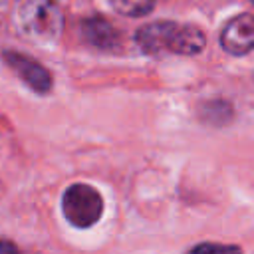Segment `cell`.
<instances>
[{"mask_svg": "<svg viewBox=\"0 0 254 254\" xmlns=\"http://www.w3.org/2000/svg\"><path fill=\"white\" fill-rule=\"evenodd\" d=\"M135 42L145 54H151V56H161V54L194 56L202 52L206 38L202 30L190 24L151 22L137 30Z\"/></svg>", "mask_w": 254, "mask_h": 254, "instance_id": "6da1fadb", "label": "cell"}, {"mask_svg": "<svg viewBox=\"0 0 254 254\" xmlns=\"http://www.w3.org/2000/svg\"><path fill=\"white\" fill-rule=\"evenodd\" d=\"M14 24L32 42H56L64 28V14L50 0H22L14 14Z\"/></svg>", "mask_w": 254, "mask_h": 254, "instance_id": "7a4b0ae2", "label": "cell"}, {"mask_svg": "<svg viewBox=\"0 0 254 254\" xmlns=\"http://www.w3.org/2000/svg\"><path fill=\"white\" fill-rule=\"evenodd\" d=\"M62 212L71 226L89 228L101 218L103 198L93 187L83 185V183H75L64 190Z\"/></svg>", "mask_w": 254, "mask_h": 254, "instance_id": "3957f363", "label": "cell"}, {"mask_svg": "<svg viewBox=\"0 0 254 254\" xmlns=\"http://www.w3.org/2000/svg\"><path fill=\"white\" fill-rule=\"evenodd\" d=\"M6 65L30 87L34 89L36 93H48L52 89V75L50 71L38 64L36 60L24 56V54H18V52H4L2 54Z\"/></svg>", "mask_w": 254, "mask_h": 254, "instance_id": "277c9868", "label": "cell"}, {"mask_svg": "<svg viewBox=\"0 0 254 254\" xmlns=\"http://www.w3.org/2000/svg\"><path fill=\"white\" fill-rule=\"evenodd\" d=\"M220 46L232 56H244L254 50V16L238 14L224 24L220 32Z\"/></svg>", "mask_w": 254, "mask_h": 254, "instance_id": "5b68a950", "label": "cell"}, {"mask_svg": "<svg viewBox=\"0 0 254 254\" xmlns=\"http://www.w3.org/2000/svg\"><path fill=\"white\" fill-rule=\"evenodd\" d=\"M83 38L97 46V48H111L115 46V40H117V32L111 24H107L105 20L101 18H91V20H85L83 22Z\"/></svg>", "mask_w": 254, "mask_h": 254, "instance_id": "8992f818", "label": "cell"}, {"mask_svg": "<svg viewBox=\"0 0 254 254\" xmlns=\"http://www.w3.org/2000/svg\"><path fill=\"white\" fill-rule=\"evenodd\" d=\"M109 2L119 14H125V16H131V18L145 16L155 6V0H109Z\"/></svg>", "mask_w": 254, "mask_h": 254, "instance_id": "52a82bcc", "label": "cell"}, {"mask_svg": "<svg viewBox=\"0 0 254 254\" xmlns=\"http://www.w3.org/2000/svg\"><path fill=\"white\" fill-rule=\"evenodd\" d=\"M187 254H242V250L234 244H216V242H202L190 248Z\"/></svg>", "mask_w": 254, "mask_h": 254, "instance_id": "ba28073f", "label": "cell"}, {"mask_svg": "<svg viewBox=\"0 0 254 254\" xmlns=\"http://www.w3.org/2000/svg\"><path fill=\"white\" fill-rule=\"evenodd\" d=\"M0 254H20V252H18V246L14 242L0 238Z\"/></svg>", "mask_w": 254, "mask_h": 254, "instance_id": "9c48e42d", "label": "cell"}, {"mask_svg": "<svg viewBox=\"0 0 254 254\" xmlns=\"http://www.w3.org/2000/svg\"><path fill=\"white\" fill-rule=\"evenodd\" d=\"M250 2H252V4H254V0H250Z\"/></svg>", "mask_w": 254, "mask_h": 254, "instance_id": "30bf717a", "label": "cell"}]
</instances>
